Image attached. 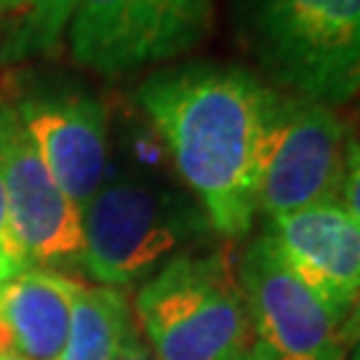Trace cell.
Listing matches in <instances>:
<instances>
[{
  "label": "cell",
  "instance_id": "6da1fadb",
  "mask_svg": "<svg viewBox=\"0 0 360 360\" xmlns=\"http://www.w3.org/2000/svg\"><path fill=\"white\" fill-rule=\"evenodd\" d=\"M278 96L254 70L217 62L166 67L136 89L208 227L227 240L245 238L259 214V166Z\"/></svg>",
  "mask_w": 360,
  "mask_h": 360
},
{
  "label": "cell",
  "instance_id": "7a4b0ae2",
  "mask_svg": "<svg viewBox=\"0 0 360 360\" xmlns=\"http://www.w3.org/2000/svg\"><path fill=\"white\" fill-rule=\"evenodd\" d=\"M232 16L272 89L331 110L360 94V0H235Z\"/></svg>",
  "mask_w": 360,
  "mask_h": 360
},
{
  "label": "cell",
  "instance_id": "e0dca14e",
  "mask_svg": "<svg viewBox=\"0 0 360 360\" xmlns=\"http://www.w3.org/2000/svg\"><path fill=\"white\" fill-rule=\"evenodd\" d=\"M339 342H342L345 349H349L352 345L360 342V291H358V296H355L349 312L345 315V321L339 323Z\"/></svg>",
  "mask_w": 360,
  "mask_h": 360
},
{
  "label": "cell",
  "instance_id": "4fadbf2b",
  "mask_svg": "<svg viewBox=\"0 0 360 360\" xmlns=\"http://www.w3.org/2000/svg\"><path fill=\"white\" fill-rule=\"evenodd\" d=\"M75 0H6L0 13V62L13 65L30 56H43L67 35Z\"/></svg>",
  "mask_w": 360,
  "mask_h": 360
},
{
  "label": "cell",
  "instance_id": "ba28073f",
  "mask_svg": "<svg viewBox=\"0 0 360 360\" xmlns=\"http://www.w3.org/2000/svg\"><path fill=\"white\" fill-rule=\"evenodd\" d=\"M0 166L8 230L27 270L80 259V211L49 174L16 107L6 102H0Z\"/></svg>",
  "mask_w": 360,
  "mask_h": 360
},
{
  "label": "cell",
  "instance_id": "9a60e30c",
  "mask_svg": "<svg viewBox=\"0 0 360 360\" xmlns=\"http://www.w3.org/2000/svg\"><path fill=\"white\" fill-rule=\"evenodd\" d=\"M339 200L360 219V142H355V139H352V147H349L347 174H345V184H342Z\"/></svg>",
  "mask_w": 360,
  "mask_h": 360
},
{
  "label": "cell",
  "instance_id": "8992f818",
  "mask_svg": "<svg viewBox=\"0 0 360 360\" xmlns=\"http://www.w3.org/2000/svg\"><path fill=\"white\" fill-rule=\"evenodd\" d=\"M349 147V126L331 107L281 94L262 150L257 211L275 219L339 200Z\"/></svg>",
  "mask_w": 360,
  "mask_h": 360
},
{
  "label": "cell",
  "instance_id": "ac0fdd59",
  "mask_svg": "<svg viewBox=\"0 0 360 360\" xmlns=\"http://www.w3.org/2000/svg\"><path fill=\"white\" fill-rule=\"evenodd\" d=\"M0 360H22L19 355H13L11 349H8V345H6V339L0 336Z\"/></svg>",
  "mask_w": 360,
  "mask_h": 360
},
{
  "label": "cell",
  "instance_id": "7c38bea8",
  "mask_svg": "<svg viewBox=\"0 0 360 360\" xmlns=\"http://www.w3.org/2000/svg\"><path fill=\"white\" fill-rule=\"evenodd\" d=\"M131 328L129 302L120 288L80 285L72 299V326L59 360H115Z\"/></svg>",
  "mask_w": 360,
  "mask_h": 360
},
{
  "label": "cell",
  "instance_id": "ffe728a7",
  "mask_svg": "<svg viewBox=\"0 0 360 360\" xmlns=\"http://www.w3.org/2000/svg\"><path fill=\"white\" fill-rule=\"evenodd\" d=\"M243 360H262V358H259L257 352H254V349H251V352H248V355H245V358H243Z\"/></svg>",
  "mask_w": 360,
  "mask_h": 360
},
{
  "label": "cell",
  "instance_id": "2e32d148",
  "mask_svg": "<svg viewBox=\"0 0 360 360\" xmlns=\"http://www.w3.org/2000/svg\"><path fill=\"white\" fill-rule=\"evenodd\" d=\"M115 360H158V358L153 355V349L147 347V342L139 336L136 326H134L129 334H126V339H123L120 349H117Z\"/></svg>",
  "mask_w": 360,
  "mask_h": 360
},
{
  "label": "cell",
  "instance_id": "9c48e42d",
  "mask_svg": "<svg viewBox=\"0 0 360 360\" xmlns=\"http://www.w3.org/2000/svg\"><path fill=\"white\" fill-rule=\"evenodd\" d=\"M267 235L334 321H345L360 291V219L342 200H323L270 219Z\"/></svg>",
  "mask_w": 360,
  "mask_h": 360
},
{
  "label": "cell",
  "instance_id": "5bb4252c",
  "mask_svg": "<svg viewBox=\"0 0 360 360\" xmlns=\"http://www.w3.org/2000/svg\"><path fill=\"white\" fill-rule=\"evenodd\" d=\"M0 267L3 272L13 278L19 272H25V262L19 257L16 245L11 240V230H8V211H6V190H3V166H0Z\"/></svg>",
  "mask_w": 360,
  "mask_h": 360
},
{
  "label": "cell",
  "instance_id": "277c9868",
  "mask_svg": "<svg viewBox=\"0 0 360 360\" xmlns=\"http://www.w3.org/2000/svg\"><path fill=\"white\" fill-rule=\"evenodd\" d=\"M80 262L94 281L123 288L144 281L176 257L179 245L208 227L193 206L171 193L136 179L102 184L80 211Z\"/></svg>",
  "mask_w": 360,
  "mask_h": 360
},
{
  "label": "cell",
  "instance_id": "44dd1931",
  "mask_svg": "<svg viewBox=\"0 0 360 360\" xmlns=\"http://www.w3.org/2000/svg\"><path fill=\"white\" fill-rule=\"evenodd\" d=\"M3 3H6V0H0V13H3Z\"/></svg>",
  "mask_w": 360,
  "mask_h": 360
},
{
  "label": "cell",
  "instance_id": "3957f363",
  "mask_svg": "<svg viewBox=\"0 0 360 360\" xmlns=\"http://www.w3.org/2000/svg\"><path fill=\"white\" fill-rule=\"evenodd\" d=\"M136 321L158 360H243L251 323L224 254H176L136 294Z\"/></svg>",
  "mask_w": 360,
  "mask_h": 360
},
{
  "label": "cell",
  "instance_id": "d6986e66",
  "mask_svg": "<svg viewBox=\"0 0 360 360\" xmlns=\"http://www.w3.org/2000/svg\"><path fill=\"white\" fill-rule=\"evenodd\" d=\"M345 360H360V342H358V345H352V347H349V352L345 355Z\"/></svg>",
  "mask_w": 360,
  "mask_h": 360
},
{
  "label": "cell",
  "instance_id": "5b68a950",
  "mask_svg": "<svg viewBox=\"0 0 360 360\" xmlns=\"http://www.w3.org/2000/svg\"><path fill=\"white\" fill-rule=\"evenodd\" d=\"M214 27V0H75L70 51L80 67L123 77L195 51Z\"/></svg>",
  "mask_w": 360,
  "mask_h": 360
},
{
  "label": "cell",
  "instance_id": "52a82bcc",
  "mask_svg": "<svg viewBox=\"0 0 360 360\" xmlns=\"http://www.w3.org/2000/svg\"><path fill=\"white\" fill-rule=\"evenodd\" d=\"M238 283L262 360H345L339 323L296 278L267 232L245 248Z\"/></svg>",
  "mask_w": 360,
  "mask_h": 360
},
{
  "label": "cell",
  "instance_id": "8fae6325",
  "mask_svg": "<svg viewBox=\"0 0 360 360\" xmlns=\"http://www.w3.org/2000/svg\"><path fill=\"white\" fill-rule=\"evenodd\" d=\"M80 283L56 272L25 270L0 283V336L22 360H59Z\"/></svg>",
  "mask_w": 360,
  "mask_h": 360
},
{
  "label": "cell",
  "instance_id": "30bf717a",
  "mask_svg": "<svg viewBox=\"0 0 360 360\" xmlns=\"http://www.w3.org/2000/svg\"><path fill=\"white\" fill-rule=\"evenodd\" d=\"M59 190L77 211L99 193L107 171V112L91 96H30L16 107Z\"/></svg>",
  "mask_w": 360,
  "mask_h": 360
}]
</instances>
